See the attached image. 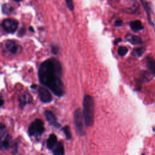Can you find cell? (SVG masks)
Masks as SVG:
<instances>
[{"instance_id": "6da1fadb", "label": "cell", "mask_w": 155, "mask_h": 155, "mask_svg": "<svg viewBox=\"0 0 155 155\" xmlns=\"http://www.w3.org/2000/svg\"><path fill=\"white\" fill-rule=\"evenodd\" d=\"M61 74V64L55 58H50L43 62L38 71L41 83L48 87L57 96H61L64 93Z\"/></svg>"}, {"instance_id": "7a4b0ae2", "label": "cell", "mask_w": 155, "mask_h": 155, "mask_svg": "<svg viewBox=\"0 0 155 155\" xmlns=\"http://www.w3.org/2000/svg\"><path fill=\"white\" fill-rule=\"evenodd\" d=\"M83 116L87 126L93 125L94 119V104L93 97L90 95H85L84 97Z\"/></svg>"}, {"instance_id": "3957f363", "label": "cell", "mask_w": 155, "mask_h": 155, "mask_svg": "<svg viewBox=\"0 0 155 155\" xmlns=\"http://www.w3.org/2000/svg\"><path fill=\"white\" fill-rule=\"evenodd\" d=\"M74 124H75L78 133L80 136H84L85 134V130H84L85 121L83 116V113H82L79 108H78L74 111Z\"/></svg>"}, {"instance_id": "277c9868", "label": "cell", "mask_w": 155, "mask_h": 155, "mask_svg": "<svg viewBox=\"0 0 155 155\" xmlns=\"http://www.w3.org/2000/svg\"><path fill=\"white\" fill-rule=\"evenodd\" d=\"M44 131V123L42 120L36 119L31 123L28 127V133L30 136H38L41 135Z\"/></svg>"}, {"instance_id": "5b68a950", "label": "cell", "mask_w": 155, "mask_h": 155, "mask_svg": "<svg viewBox=\"0 0 155 155\" xmlns=\"http://www.w3.org/2000/svg\"><path fill=\"white\" fill-rule=\"evenodd\" d=\"M2 26L6 31L8 33H13L18 28V22L14 19H5L2 21Z\"/></svg>"}, {"instance_id": "8992f818", "label": "cell", "mask_w": 155, "mask_h": 155, "mask_svg": "<svg viewBox=\"0 0 155 155\" xmlns=\"http://www.w3.org/2000/svg\"><path fill=\"white\" fill-rule=\"evenodd\" d=\"M38 95L42 102L48 103L51 101V95L49 91L44 87H40L38 90Z\"/></svg>"}, {"instance_id": "52a82bcc", "label": "cell", "mask_w": 155, "mask_h": 155, "mask_svg": "<svg viewBox=\"0 0 155 155\" xmlns=\"http://www.w3.org/2000/svg\"><path fill=\"white\" fill-rule=\"evenodd\" d=\"M45 116L46 117V119L47 120V121L48 122V123L50 125H51L56 128L60 127L59 123L57 122V120H56L54 114L51 111L46 110L45 111Z\"/></svg>"}, {"instance_id": "ba28073f", "label": "cell", "mask_w": 155, "mask_h": 155, "mask_svg": "<svg viewBox=\"0 0 155 155\" xmlns=\"http://www.w3.org/2000/svg\"><path fill=\"white\" fill-rule=\"evenodd\" d=\"M10 137L7 133L0 136V147L1 149H7L10 145Z\"/></svg>"}, {"instance_id": "9c48e42d", "label": "cell", "mask_w": 155, "mask_h": 155, "mask_svg": "<svg viewBox=\"0 0 155 155\" xmlns=\"http://www.w3.org/2000/svg\"><path fill=\"white\" fill-rule=\"evenodd\" d=\"M125 39L132 44H141L142 42L140 37L130 33H127L125 35Z\"/></svg>"}, {"instance_id": "30bf717a", "label": "cell", "mask_w": 155, "mask_h": 155, "mask_svg": "<svg viewBox=\"0 0 155 155\" xmlns=\"http://www.w3.org/2000/svg\"><path fill=\"white\" fill-rule=\"evenodd\" d=\"M18 45L14 41H8L5 44V48L8 51H9L12 54H15L18 50Z\"/></svg>"}, {"instance_id": "8fae6325", "label": "cell", "mask_w": 155, "mask_h": 155, "mask_svg": "<svg viewBox=\"0 0 155 155\" xmlns=\"http://www.w3.org/2000/svg\"><path fill=\"white\" fill-rule=\"evenodd\" d=\"M140 2L142 4V7H143L144 10H145V12L147 13V18H148L149 23L151 25H153V22L151 21V14H150V6L148 5V3L147 2V0H140Z\"/></svg>"}, {"instance_id": "7c38bea8", "label": "cell", "mask_w": 155, "mask_h": 155, "mask_svg": "<svg viewBox=\"0 0 155 155\" xmlns=\"http://www.w3.org/2000/svg\"><path fill=\"white\" fill-rule=\"evenodd\" d=\"M145 61L147 66L149 70L152 73L155 74V59L151 56H147Z\"/></svg>"}, {"instance_id": "4fadbf2b", "label": "cell", "mask_w": 155, "mask_h": 155, "mask_svg": "<svg viewBox=\"0 0 155 155\" xmlns=\"http://www.w3.org/2000/svg\"><path fill=\"white\" fill-rule=\"evenodd\" d=\"M52 150L54 155H64V148L61 142H58Z\"/></svg>"}, {"instance_id": "5bb4252c", "label": "cell", "mask_w": 155, "mask_h": 155, "mask_svg": "<svg viewBox=\"0 0 155 155\" xmlns=\"http://www.w3.org/2000/svg\"><path fill=\"white\" fill-rule=\"evenodd\" d=\"M57 143H58V142H57L56 136L53 134H50L48 139H47V148L48 149L52 150L53 148V147L56 145Z\"/></svg>"}, {"instance_id": "9a60e30c", "label": "cell", "mask_w": 155, "mask_h": 155, "mask_svg": "<svg viewBox=\"0 0 155 155\" xmlns=\"http://www.w3.org/2000/svg\"><path fill=\"white\" fill-rule=\"evenodd\" d=\"M130 26L133 30L136 31L142 30L143 28V26L142 22L139 20H134L131 21L130 23Z\"/></svg>"}, {"instance_id": "2e32d148", "label": "cell", "mask_w": 155, "mask_h": 155, "mask_svg": "<svg viewBox=\"0 0 155 155\" xmlns=\"http://www.w3.org/2000/svg\"><path fill=\"white\" fill-rule=\"evenodd\" d=\"M30 101V96L28 94H24L19 98V105L21 107H23L25 104L28 103Z\"/></svg>"}, {"instance_id": "e0dca14e", "label": "cell", "mask_w": 155, "mask_h": 155, "mask_svg": "<svg viewBox=\"0 0 155 155\" xmlns=\"http://www.w3.org/2000/svg\"><path fill=\"white\" fill-rule=\"evenodd\" d=\"M145 49L144 47H138L136 48L133 50V54L135 56H140L142 55V54L144 53Z\"/></svg>"}, {"instance_id": "ac0fdd59", "label": "cell", "mask_w": 155, "mask_h": 155, "mask_svg": "<svg viewBox=\"0 0 155 155\" xmlns=\"http://www.w3.org/2000/svg\"><path fill=\"white\" fill-rule=\"evenodd\" d=\"M128 50L127 47H126L125 46H121V47H119V48L117 50V53L119 56H124L127 53Z\"/></svg>"}, {"instance_id": "d6986e66", "label": "cell", "mask_w": 155, "mask_h": 155, "mask_svg": "<svg viewBox=\"0 0 155 155\" xmlns=\"http://www.w3.org/2000/svg\"><path fill=\"white\" fill-rule=\"evenodd\" d=\"M63 131L66 136V137L67 138V139H70L71 137V132L70 130V128L68 127V126H65L63 128Z\"/></svg>"}, {"instance_id": "ffe728a7", "label": "cell", "mask_w": 155, "mask_h": 155, "mask_svg": "<svg viewBox=\"0 0 155 155\" xmlns=\"http://www.w3.org/2000/svg\"><path fill=\"white\" fill-rule=\"evenodd\" d=\"M13 8L9 4H4L2 7V11L4 13H9L12 12Z\"/></svg>"}, {"instance_id": "44dd1931", "label": "cell", "mask_w": 155, "mask_h": 155, "mask_svg": "<svg viewBox=\"0 0 155 155\" xmlns=\"http://www.w3.org/2000/svg\"><path fill=\"white\" fill-rule=\"evenodd\" d=\"M66 2V4L68 7V8L70 10H73L74 9V5H73V0H65Z\"/></svg>"}, {"instance_id": "7402d4cb", "label": "cell", "mask_w": 155, "mask_h": 155, "mask_svg": "<svg viewBox=\"0 0 155 155\" xmlns=\"http://www.w3.org/2000/svg\"><path fill=\"white\" fill-rule=\"evenodd\" d=\"M123 24V21L122 19H116L114 23V25L116 27H120Z\"/></svg>"}, {"instance_id": "603a6c76", "label": "cell", "mask_w": 155, "mask_h": 155, "mask_svg": "<svg viewBox=\"0 0 155 155\" xmlns=\"http://www.w3.org/2000/svg\"><path fill=\"white\" fill-rule=\"evenodd\" d=\"M121 41H122V39H121L120 38H117V39H115L114 43V44H118L119 42H120Z\"/></svg>"}, {"instance_id": "cb8c5ba5", "label": "cell", "mask_w": 155, "mask_h": 155, "mask_svg": "<svg viewBox=\"0 0 155 155\" xmlns=\"http://www.w3.org/2000/svg\"><path fill=\"white\" fill-rule=\"evenodd\" d=\"M4 104V101L0 97V107H1Z\"/></svg>"}, {"instance_id": "d4e9b609", "label": "cell", "mask_w": 155, "mask_h": 155, "mask_svg": "<svg viewBox=\"0 0 155 155\" xmlns=\"http://www.w3.org/2000/svg\"><path fill=\"white\" fill-rule=\"evenodd\" d=\"M3 125H0V129H1V128H3Z\"/></svg>"}, {"instance_id": "484cf974", "label": "cell", "mask_w": 155, "mask_h": 155, "mask_svg": "<svg viewBox=\"0 0 155 155\" xmlns=\"http://www.w3.org/2000/svg\"><path fill=\"white\" fill-rule=\"evenodd\" d=\"M14 1H17V2H19V1H21L22 0H14Z\"/></svg>"}]
</instances>
